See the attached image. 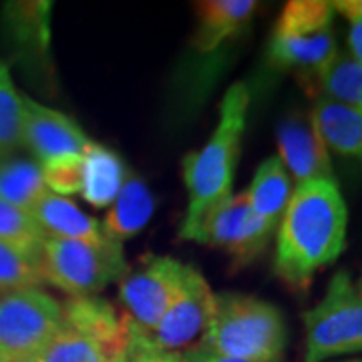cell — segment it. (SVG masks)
I'll return each mask as SVG.
<instances>
[{
    "mask_svg": "<svg viewBox=\"0 0 362 362\" xmlns=\"http://www.w3.org/2000/svg\"><path fill=\"white\" fill-rule=\"evenodd\" d=\"M180 358L183 362H252V361H238V358H226L220 354H214L209 350L202 349V346H194V349L183 350L180 354ZM282 362V361H276Z\"/></svg>",
    "mask_w": 362,
    "mask_h": 362,
    "instance_id": "83f0119b",
    "label": "cell"
},
{
    "mask_svg": "<svg viewBox=\"0 0 362 362\" xmlns=\"http://www.w3.org/2000/svg\"><path fill=\"white\" fill-rule=\"evenodd\" d=\"M153 362H183L180 358V354L177 352H157V356L153 358Z\"/></svg>",
    "mask_w": 362,
    "mask_h": 362,
    "instance_id": "4dcf8cb0",
    "label": "cell"
},
{
    "mask_svg": "<svg viewBox=\"0 0 362 362\" xmlns=\"http://www.w3.org/2000/svg\"><path fill=\"white\" fill-rule=\"evenodd\" d=\"M292 192H294L292 180L282 165V161L276 156L268 157L256 169V175L244 194H246L247 206L254 211V216L270 223L272 228H278L286 207L290 204Z\"/></svg>",
    "mask_w": 362,
    "mask_h": 362,
    "instance_id": "ac0fdd59",
    "label": "cell"
},
{
    "mask_svg": "<svg viewBox=\"0 0 362 362\" xmlns=\"http://www.w3.org/2000/svg\"><path fill=\"white\" fill-rule=\"evenodd\" d=\"M250 90L235 83L226 90L214 133L199 151L183 157V181L187 187V211L180 228L181 240L195 242L207 216L232 197L235 163L246 131Z\"/></svg>",
    "mask_w": 362,
    "mask_h": 362,
    "instance_id": "7a4b0ae2",
    "label": "cell"
},
{
    "mask_svg": "<svg viewBox=\"0 0 362 362\" xmlns=\"http://www.w3.org/2000/svg\"><path fill=\"white\" fill-rule=\"evenodd\" d=\"M8 25L14 28L18 42H25L30 49L45 51L49 47V2H16L6 6Z\"/></svg>",
    "mask_w": 362,
    "mask_h": 362,
    "instance_id": "cb8c5ba5",
    "label": "cell"
},
{
    "mask_svg": "<svg viewBox=\"0 0 362 362\" xmlns=\"http://www.w3.org/2000/svg\"><path fill=\"white\" fill-rule=\"evenodd\" d=\"M344 362H362V358H356V361H344Z\"/></svg>",
    "mask_w": 362,
    "mask_h": 362,
    "instance_id": "d6a6232c",
    "label": "cell"
},
{
    "mask_svg": "<svg viewBox=\"0 0 362 362\" xmlns=\"http://www.w3.org/2000/svg\"><path fill=\"white\" fill-rule=\"evenodd\" d=\"M310 121L326 149L362 161V107L316 99Z\"/></svg>",
    "mask_w": 362,
    "mask_h": 362,
    "instance_id": "9a60e30c",
    "label": "cell"
},
{
    "mask_svg": "<svg viewBox=\"0 0 362 362\" xmlns=\"http://www.w3.org/2000/svg\"><path fill=\"white\" fill-rule=\"evenodd\" d=\"M83 168H85L83 156H61L40 163L47 189L61 197L81 194Z\"/></svg>",
    "mask_w": 362,
    "mask_h": 362,
    "instance_id": "484cf974",
    "label": "cell"
},
{
    "mask_svg": "<svg viewBox=\"0 0 362 362\" xmlns=\"http://www.w3.org/2000/svg\"><path fill=\"white\" fill-rule=\"evenodd\" d=\"M63 322V304L40 288L0 292V362L39 356Z\"/></svg>",
    "mask_w": 362,
    "mask_h": 362,
    "instance_id": "52a82bcc",
    "label": "cell"
},
{
    "mask_svg": "<svg viewBox=\"0 0 362 362\" xmlns=\"http://www.w3.org/2000/svg\"><path fill=\"white\" fill-rule=\"evenodd\" d=\"M185 264L171 256H145L139 268L127 272L119 286V300L131 320L147 334L156 328L180 294Z\"/></svg>",
    "mask_w": 362,
    "mask_h": 362,
    "instance_id": "ba28073f",
    "label": "cell"
},
{
    "mask_svg": "<svg viewBox=\"0 0 362 362\" xmlns=\"http://www.w3.org/2000/svg\"><path fill=\"white\" fill-rule=\"evenodd\" d=\"M306 89L316 93L318 99L362 107V65L350 54L338 52Z\"/></svg>",
    "mask_w": 362,
    "mask_h": 362,
    "instance_id": "d6986e66",
    "label": "cell"
},
{
    "mask_svg": "<svg viewBox=\"0 0 362 362\" xmlns=\"http://www.w3.org/2000/svg\"><path fill=\"white\" fill-rule=\"evenodd\" d=\"M256 0H206L195 4L197 28L194 47L199 52H211L221 42L235 37L258 11Z\"/></svg>",
    "mask_w": 362,
    "mask_h": 362,
    "instance_id": "5bb4252c",
    "label": "cell"
},
{
    "mask_svg": "<svg viewBox=\"0 0 362 362\" xmlns=\"http://www.w3.org/2000/svg\"><path fill=\"white\" fill-rule=\"evenodd\" d=\"M45 233L30 211L0 199V242L25 254L26 258L40 262V250L45 244Z\"/></svg>",
    "mask_w": 362,
    "mask_h": 362,
    "instance_id": "7402d4cb",
    "label": "cell"
},
{
    "mask_svg": "<svg viewBox=\"0 0 362 362\" xmlns=\"http://www.w3.org/2000/svg\"><path fill=\"white\" fill-rule=\"evenodd\" d=\"M153 207L156 202L145 181L129 171L121 192L111 204V209L101 223L109 238L123 244V240L133 238L147 226V221L153 216Z\"/></svg>",
    "mask_w": 362,
    "mask_h": 362,
    "instance_id": "e0dca14e",
    "label": "cell"
},
{
    "mask_svg": "<svg viewBox=\"0 0 362 362\" xmlns=\"http://www.w3.org/2000/svg\"><path fill=\"white\" fill-rule=\"evenodd\" d=\"M89 145L87 133L71 117L23 97V147L40 163L61 156H83Z\"/></svg>",
    "mask_w": 362,
    "mask_h": 362,
    "instance_id": "8fae6325",
    "label": "cell"
},
{
    "mask_svg": "<svg viewBox=\"0 0 362 362\" xmlns=\"http://www.w3.org/2000/svg\"><path fill=\"white\" fill-rule=\"evenodd\" d=\"M83 185L81 195L93 207L111 206L121 192L129 169L113 149L90 141L83 153Z\"/></svg>",
    "mask_w": 362,
    "mask_h": 362,
    "instance_id": "2e32d148",
    "label": "cell"
},
{
    "mask_svg": "<svg viewBox=\"0 0 362 362\" xmlns=\"http://www.w3.org/2000/svg\"><path fill=\"white\" fill-rule=\"evenodd\" d=\"M197 346L238 361H282L286 349L284 318L274 304L262 298L235 292L218 294Z\"/></svg>",
    "mask_w": 362,
    "mask_h": 362,
    "instance_id": "3957f363",
    "label": "cell"
},
{
    "mask_svg": "<svg viewBox=\"0 0 362 362\" xmlns=\"http://www.w3.org/2000/svg\"><path fill=\"white\" fill-rule=\"evenodd\" d=\"M349 49H350V57H352L358 65H362V25H354V23H350Z\"/></svg>",
    "mask_w": 362,
    "mask_h": 362,
    "instance_id": "f546056e",
    "label": "cell"
},
{
    "mask_svg": "<svg viewBox=\"0 0 362 362\" xmlns=\"http://www.w3.org/2000/svg\"><path fill=\"white\" fill-rule=\"evenodd\" d=\"M21 362H40L39 356H33V358H26V361H21Z\"/></svg>",
    "mask_w": 362,
    "mask_h": 362,
    "instance_id": "1f68e13d",
    "label": "cell"
},
{
    "mask_svg": "<svg viewBox=\"0 0 362 362\" xmlns=\"http://www.w3.org/2000/svg\"><path fill=\"white\" fill-rule=\"evenodd\" d=\"M332 8L342 16H346L349 23L362 25V0H338L332 2Z\"/></svg>",
    "mask_w": 362,
    "mask_h": 362,
    "instance_id": "f1b7e54d",
    "label": "cell"
},
{
    "mask_svg": "<svg viewBox=\"0 0 362 362\" xmlns=\"http://www.w3.org/2000/svg\"><path fill=\"white\" fill-rule=\"evenodd\" d=\"M349 211L337 181L296 185L278 223L274 272L292 292H306L346 244Z\"/></svg>",
    "mask_w": 362,
    "mask_h": 362,
    "instance_id": "6da1fadb",
    "label": "cell"
},
{
    "mask_svg": "<svg viewBox=\"0 0 362 362\" xmlns=\"http://www.w3.org/2000/svg\"><path fill=\"white\" fill-rule=\"evenodd\" d=\"M47 194L39 163L14 157L0 163V199L30 211Z\"/></svg>",
    "mask_w": 362,
    "mask_h": 362,
    "instance_id": "ffe728a7",
    "label": "cell"
},
{
    "mask_svg": "<svg viewBox=\"0 0 362 362\" xmlns=\"http://www.w3.org/2000/svg\"><path fill=\"white\" fill-rule=\"evenodd\" d=\"M40 232L51 240H75L87 244H103L109 238L103 223L87 216L77 204L61 195L49 194L30 209Z\"/></svg>",
    "mask_w": 362,
    "mask_h": 362,
    "instance_id": "4fadbf2b",
    "label": "cell"
},
{
    "mask_svg": "<svg viewBox=\"0 0 362 362\" xmlns=\"http://www.w3.org/2000/svg\"><path fill=\"white\" fill-rule=\"evenodd\" d=\"M278 159L296 185L308 181H337L328 149L312 121H284L278 127Z\"/></svg>",
    "mask_w": 362,
    "mask_h": 362,
    "instance_id": "7c38bea8",
    "label": "cell"
},
{
    "mask_svg": "<svg viewBox=\"0 0 362 362\" xmlns=\"http://www.w3.org/2000/svg\"><path fill=\"white\" fill-rule=\"evenodd\" d=\"M23 147V95L14 87L11 69L0 61V163Z\"/></svg>",
    "mask_w": 362,
    "mask_h": 362,
    "instance_id": "603a6c76",
    "label": "cell"
},
{
    "mask_svg": "<svg viewBox=\"0 0 362 362\" xmlns=\"http://www.w3.org/2000/svg\"><path fill=\"white\" fill-rule=\"evenodd\" d=\"M276 228L262 221L247 206L246 194L232 195L207 216L195 242L223 250L233 266H247L266 252Z\"/></svg>",
    "mask_w": 362,
    "mask_h": 362,
    "instance_id": "9c48e42d",
    "label": "cell"
},
{
    "mask_svg": "<svg viewBox=\"0 0 362 362\" xmlns=\"http://www.w3.org/2000/svg\"><path fill=\"white\" fill-rule=\"evenodd\" d=\"M157 352L159 350L151 344L149 334L131 320L129 314H125V338L115 362H153Z\"/></svg>",
    "mask_w": 362,
    "mask_h": 362,
    "instance_id": "4316f807",
    "label": "cell"
},
{
    "mask_svg": "<svg viewBox=\"0 0 362 362\" xmlns=\"http://www.w3.org/2000/svg\"><path fill=\"white\" fill-rule=\"evenodd\" d=\"M40 284H45L40 262L26 258L25 254L0 242V292L40 288Z\"/></svg>",
    "mask_w": 362,
    "mask_h": 362,
    "instance_id": "d4e9b609",
    "label": "cell"
},
{
    "mask_svg": "<svg viewBox=\"0 0 362 362\" xmlns=\"http://www.w3.org/2000/svg\"><path fill=\"white\" fill-rule=\"evenodd\" d=\"M40 272L45 284H52L71 298H87L111 282H121L129 266L117 240L87 244L47 238L40 250Z\"/></svg>",
    "mask_w": 362,
    "mask_h": 362,
    "instance_id": "8992f818",
    "label": "cell"
},
{
    "mask_svg": "<svg viewBox=\"0 0 362 362\" xmlns=\"http://www.w3.org/2000/svg\"><path fill=\"white\" fill-rule=\"evenodd\" d=\"M39 358L40 362H115L117 354L95 337L63 320Z\"/></svg>",
    "mask_w": 362,
    "mask_h": 362,
    "instance_id": "44dd1931",
    "label": "cell"
},
{
    "mask_svg": "<svg viewBox=\"0 0 362 362\" xmlns=\"http://www.w3.org/2000/svg\"><path fill=\"white\" fill-rule=\"evenodd\" d=\"M216 294L194 266L185 264V278L180 294L171 302L168 312L149 332V340L159 352H173L187 346L199 332L204 334L214 312Z\"/></svg>",
    "mask_w": 362,
    "mask_h": 362,
    "instance_id": "30bf717a",
    "label": "cell"
},
{
    "mask_svg": "<svg viewBox=\"0 0 362 362\" xmlns=\"http://www.w3.org/2000/svg\"><path fill=\"white\" fill-rule=\"evenodd\" d=\"M334 8L324 0H292L278 16L268 59L278 69H290L308 87L316 75L338 54L332 35Z\"/></svg>",
    "mask_w": 362,
    "mask_h": 362,
    "instance_id": "277c9868",
    "label": "cell"
},
{
    "mask_svg": "<svg viewBox=\"0 0 362 362\" xmlns=\"http://www.w3.org/2000/svg\"><path fill=\"white\" fill-rule=\"evenodd\" d=\"M304 362H324L362 350V272L338 270L322 300L304 312Z\"/></svg>",
    "mask_w": 362,
    "mask_h": 362,
    "instance_id": "5b68a950",
    "label": "cell"
}]
</instances>
